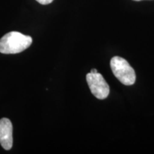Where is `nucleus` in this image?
<instances>
[{
  "label": "nucleus",
  "instance_id": "f03ea898",
  "mask_svg": "<svg viewBox=\"0 0 154 154\" xmlns=\"http://www.w3.org/2000/svg\"><path fill=\"white\" fill-rule=\"evenodd\" d=\"M110 65L113 74L123 84L131 86L136 82V73L134 69L124 58L113 57Z\"/></svg>",
  "mask_w": 154,
  "mask_h": 154
},
{
  "label": "nucleus",
  "instance_id": "0eeeda50",
  "mask_svg": "<svg viewBox=\"0 0 154 154\" xmlns=\"http://www.w3.org/2000/svg\"><path fill=\"white\" fill-rule=\"evenodd\" d=\"M134 1H136V2H139V1H141V0H134Z\"/></svg>",
  "mask_w": 154,
  "mask_h": 154
},
{
  "label": "nucleus",
  "instance_id": "423d86ee",
  "mask_svg": "<svg viewBox=\"0 0 154 154\" xmlns=\"http://www.w3.org/2000/svg\"><path fill=\"white\" fill-rule=\"evenodd\" d=\"M91 73H98V71L96 70V69H91V72H90Z\"/></svg>",
  "mask_w": 154,
  "mask_h": 154
},
{
  "label": "nucleus",
  "instance_id": "7ed1b4c3",
  "mask_svg": "<svg viewBox=\"0 0 154 154\" xmlns=\"http://www.w3.org/2000/svg\"><path fill=\"white\" fill-rule=\"evenodd\" d=\"M86 81L92 94L98 99H105L110 92L109 84L103 76L98 73H88L86 75Z\"/></svg>",
  "mask_w": 154,
  "mask_h": 154
},
{
  "label": "nucleus",
  "instance_id": "20e7f679",
  "mask_svg": "<svg viewBox=\"0 0 154 154\" xmlns=\"http://www.w3.org/2000/svg\"><path fill=\"white\" fill-rule=\"evenodd\" d=\"M12 124L9 119H0V143L4 149L9 151L12 148Z\"/></svg>",
  "mask_w": 154,
  "mask_h": 154
},
{
  "label": "nucleus",
  "instance_id": "f257e3e1",
  "mask_svg": "<svg viewBox=\"0 0 154 154\" xmlns=\"http://www.w3.org/2000/svg\"><path fill=\"white\" fill-rule=\"evenodd\" d=\"M32 43V38L30 36L18 32H10L0 39V53L5 54L21 53L28 49Z\"/></svg>",
  "mask_w": 154,
  "mask_h": 154
},
{
  "label": "nucleus",
  "instance_id": "39448f33",
  "mask_svg": "<svg viewBox=\"0 0 154 154\" xmlns=\"http://www.w3.org/2000/svg\"><path fill=\"white\" fill-rule=\"evenodd\" d=\"M36 1L39 4H41V5H49V4H51L54 0H36Z\"/></svg>",
  "mask_w": 154,
  "mask_h": 154
}]
</instances>
